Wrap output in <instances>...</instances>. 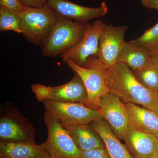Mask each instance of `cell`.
I'll return each mask as SVG.
<instances>
[{"mask_svg":"<svg viewBox=\"0 0 158 158\" xmlns=\"http://www.w3.org/2000/svg\"><path fill=\"white\" fill-rule=\"evenodd\" d=\"M69 68L81 78L88 93L85 106L98 110L100 99L110 92L107 85L108 69L97 58L90 57L84 67L71 60L65 62Z\"/></svg>","mask_w":158,"mask_h":158,"instance_id":"obj_3","label":"cell"},{"mask_svg":"<svg viewBox=\"0 0 158 158\" xmlns=\"http://www.w3.org/2000/svg\"><path fill=\"white\" fill-rule=\"evenodd\" d=\"M154 112H155L158 116V103L156 105L155 107L154 108L153 110H152Z\"/></svg>","mask_w":158,"mask_h":158,"instance_id":"obj_27","label":"cell"},{"mask_svg":"<svg viewBox=\"0 0 158 158\" xmlns=\"http://www.w3.org/2000/svg\"><path fill=\"white\" fill-rule=\"evenodd\" d=\"M106 25L99 19L92 24L87 23L81 40L76 46L61 55L62 61L66 62L71 60L76 65L84 67L90 57L98 58L100 37Z\"/></svg>","mask_w":158,"mask_h":158,"instance_id":"obj_7","label":"cell"},{"mask_svg":"<svg viewBox=\"0 0 158 158\" xmlns=\"http://www.w3.org/2000/svg\"><path fill=\"white\" fill-rule=\"evenodd\" d=\"M156 154H157L158 155V147L157 151Z\"/></svg>","mask_w":158,"mask_h":158,"instance_id":"obj_30","label":"cell"},{"mask_svg":"<svg viewBox=\"0 0 158 158\" xmlns=\"http://www.w3.org/2000/svg\"><path fill=\"white\" fill-rule=\"evenodd\" d=\"M148 158H158V155L157 154H156L154 155L153 156H151Z\"/></svg>","mask_w":158,"mask_h":158,"instance_id":"obj_28","label":"cell"},{"mask_svg":"<svg viewBox=\"0 0 158 158\" xmlns=\"http://www.w3.org/2000/svg\"><path fill=\"white\" fill-rule=\"evenodd\" d=\"M123 140L134 158H148L157 153L158 138L130 125Z\"/></svg>","mask_w":158,"mask_h":158,"instance_id":"obj_13","label":"cell"},{"mask_svg":"<svg viewBox=\"0 0 158 158\" xmlns=\"http://www.w3.org/2000/svg\"><path fill=\"white\" fill-rule=\"evenodd\" d=\"M62 126L67 130L80 151L106 148L100 136L90 124Z\"/></svg>","mask_w":158,"mask_h":158,"instance_id":"obj_16","label":"cell"},{"mask_svg":"<svg viewBox=\"0 0 158 158\" xmlns=\"http://www.w3.org/2000/svg\"><path fill=\"white\" fill-rule=\"evenodd\" d=\"M80 158H111L106 148H95L80 151Z\"/></svg>","mask_w":158,"mask_h":158,"instance_id":"obj_22","label":"cell"},{"mask_svg":"<svg viewBox=\"0 0 158 158\" xmlns=\"http://www.w3.org/2000/svg\"><path fill=\"white\" fill-rule=\"evenodd\" d=\"M152 59L153 61L158 65V51L155 53L152 54Z\"/></svg>","mask_w":158,"mask_h":158,"instance_id":"obj_26","label":"cell"},{"mask_svg":"<svg viewBox=\"0 0 158 158\" xmlns=\"http://www.w3.org/2000/svg\"><path fill=\"white\" fill-rule=\"evenodd\" d=\"M0 31H12L22 34L18 12L0 7Z\"/></svg>","mask_w":158,"mask_h":158,"instance_id":"obj_21","label":"cell"},{"mask_svg":"<svg viewBox=\"0 0 158 158\" xmlns=\"http://www.w3.org/2000/svg\"></svg>","mask_w":158,"mask_h":158,"instance_id":"obj_31","label":"cell"},{"mask_svg":"<svg viewBox=\"0 0 158 158\" xmlns=\"http://www.w3.org/2000/svg\"><path fill=\"white\" fill-rule=\"evenodd\" d=\"M48 4L61 18L86 24L90 20L107 14L108 8L102 2L97 8L81 6L68 0H48Z\"/></svg>","mask_w":158,"mask_h":158,"instance_id":"obj_11","label":"cell"},{"mask_svg":"<svg viewBox=\"0 0 158 158\" xmlns=\"http://www.w3.org/2000/svg\"><path fill=\"white\" fill-rule=\"evenodd\" d=\"M44 120L48 136L42 144L51 158H80V150L59 119L45 112Z\"/></svg>","mask_w":158,"mask_h":158,"instance_id":"obj_5","label":"cell"},{"mask_svg":"<svg viewBox=\"0 0 158 158\" xmlns=\"http://www.w3.org/2000/svg\"><path fill=\"white\" fill-rule=\"evenodd\" d=\"M156 94L158 100V90H157V91H156Z\"/></svg>","mask_w":158,"mask_h":158,"instance_id":"obj_29","label":"cell"},{"mask_svg":"<svg viewBox=\"0 0 158 158\" xmlns=\"http://www.w3.org/2000/svg\"><path fill=\"white\" fill-rule=\"evenodd\" d=\"M0 158H51L43 144L0 142Z\"/></svg>","mask_w":158,"mask_h":158,"instance_id":"obj_17","label":"cell"},{"mask_svg":"<svg viewBox=\"0 0 158 158\" xmlns=\"http://www.w3.org/2000/svg\"><path fill=\"white\" fill-rule=\"evenodd\" d=\"M18 14L23 36L38 45H41L61 18L48 4L41 8L25 7Z\"/></svg>","mask_w":158,"mask_h":158,"instance_id":"obj_2","label":"cell"},{"mask_svg":"<svg viewBox=\"0 0 158 158\" xmlns=\"http://www.w3.org/2000/svg\"><path fill=\"white\" fill-rule=\"evenodd\" d=\"M134 73L144 87L155 92L158 90V65L153 60L146 67Z\"/></svg>","mask_w":158,"mask_h":158,"instance_id":"obj_19","label":"cell"},{"mask_svg":"<svg viewBox=\"0 0 158 158\" xmlns=\"http://www.w3.org/2000/svg\"><path fill=\"white\" fill-rule=\"evenodd\" d=\"M107 78L110 92L116 94L125 103L153 110L158 103L156 92L144 87L124 63L117 62L108 69Z\"/></svg>","mask_w":158,"mask_h":158,"instance_id":"obj_1","label":"cell"},{"mask_svg":"<svg viewBox=\"0 0 158 158\" xmlns=\"http://www.w3.org/2000/svg\"><path fill=\"white\" fill-rule=\"evenodd\" d=\"M42 102L45 112L55 116L62 125L88 124L102 118L98 110L81 103L61 102L50 100Z\"/></svg>","mask_w":158,"mask_h":158,"instance_id":"obj_6","label":"cell"},{"mask_svg":"<svg viewBox=\"0 0 158 158\" xmlns=\"http://www.w3.org/2000/svg\"><path fill=\"white\" fill-rule=\"evenodd\" d=\"M126 26L106 25L99 38L98 59L106 68L109 69L117 63L119 54L126 42Z\"/></svg>","mask_w":158,"mask_h":158,"instance_id":"obj_10","label":"cell"},{"mask_svg":"<svg viewBox=\"0 0 158 158\" xmlns=\"http://www.w3.org/2000/svg\"><path fill=\"white\" fill-rule=\"evenodd\" d=\"M25 7L41 8L48 5V0H20Z\"/></svg>","mask_w":158,"mask_h":158,"instance_id":"obj_24","label":"cell"},{"mask_svg":"<svg viewBox=\"0 0 158 158\" xmlns=\"http://www.w3.org/2000/svg\"><path fill=\"white\" fill-rule=\"evenodd\" d=\"M98 110L116 135L123 140L130 125L125 103L110 92L100 99Z\"/></svg>","mask_w":158,"mask_h":158,"instance_id":"obj_9","label":"cell"},{"mask_svg":"<svg viewBox=\"0 0 158 158\" xmlns=\"http://www.w3.org/2000/svg\"><path fill=\"white\" fill-rule=\"evenodd\" d=\"M130 125L158 138V116L152 110L139 105L125 103Z\"/></svg>","mask_w":158,"mask_h":158,"instance_id":"obj_14","label":"cell"},{"mask_svg":"<svg viewBox=\"0 0 158 158\" xmlns=\"http://www.w3.org/2000/svg\"><path fill=\"white\" fill-rule=\"evenodd\" d=\"M152 61L150 52L130 42L125 43L117 59V62L124 63L134 72L144 68Z\"/></svg>","mask_w":158,"mask_h":158,"instance_id":"obj_18","label":"cell"},{"mask_svg":"<svg viewBox=\"0 0 158 158\" xmlns=\"http://www.w3.org/2000/svg\"><path fill=\"white\" fill-rule=\"evenodd\" d=\"M141 5L148 9L158 10V0H140Z\"/></svg>","mask_w":158,"mask_h":158,"instance_id":"obj_25","label":"cell"},{"mask_svg":"<svg viewBox=\"0 0 158 158\" xmlns=\"http://www.w3.org/2000/svg\"><path fill=\"white\" fill-rule=\"evenodd\" d=\"M86 24L60 18L41 44L43 56L56 57L76 46L84 36Z\"/></svg>","mask_w":158,"mask_h":158,"instance_id":"obj_4","label":"cell"},{"mask_svg":"<svg viewBox=\"0 0 158 158\" xmlns=\"http://www.w3.org/2000/svg\"><path fill=\"white\" fill-rule=\"evenodd\" d=\"M0 5L1 7L17 12H21L25 8L20 0H0Z\"/></svg>","mask_w":158,"mask_h":158,"instance_id":"obj_23","label":"cell"},{"mask_svg":"<svg viewBox=\"0 0 158 158\" xmlns=\"http://www.w3.org/2000/svg\"><path fill=\"white\" fill-rule=\"evenodd\" d=\"M0 139L5 142L34 143L35 130L16 108H10L0 118Z\"/></svg>","mask_w":158,"mask_h":158,"instance_id":"obj_8","label":"cell"},{"mask_svg":"<svg viewBox=\"0 0 158 158\" xmlns=\"http://www.w3.org/2000/svg\"><path fill=\"white\" fill-rule=\"evenodd\" d=\"M47 100L61 102L81 103L85 105L88 101L87 90L77 74L71 81L56 87L45 85Z\"/></svg>","mask_w":158,"mask_h":158,"instance_id":"obj_12","label":"cell"},{"mask_svg":"<svg viewBox=\"0 0 158 158\" xmlns=\"http://www.w3.org/2000/svg\"><path fill=\"white\" fill-rule=\"evenodd\" d=\"M130 42L143 48L152 55L158 51V23L154 27L146 30L140 37Z\"/></svg>","mask_w":158,"mask_h":158,"instance_id":"obj_20","label":"cell"},{"mask_svg":"<svg viewBox=\"0 0 158 158\" xmlns=\"http://www.w3.org/2000/svg\"><path fill=\"white\" fill-rule=\"evenodd\" d=\"M89 124L100 136L110 158H134L104 118L91 122Z\"/></svg>","mask_w":158,"mask_h":158,"instance_id":"obj_15","label":"cell"}]
</instances>
